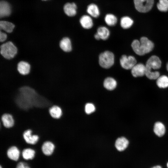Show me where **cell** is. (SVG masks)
<instances>
[{
  "mask_svg": "<svg viewBox=\"0 0 168 168\" xmlns=\"http://www.w3.org/2000/svg\"><path fill=\"white\" fill-rule=\"evenodd\" d=\"M14 91L16 92L15 102L23 110H27L33 107L44 108L50 105L46 98L29 86H21Z\"/></svg>",
  "mask_w": 168,
  "mask_h": 168,
  "instance_id": "6da1fadb",
  "label": "cell"
},
{
  "mask_svg": "<svg viewBox=\"0 0 168 168\" xmlns=\"http://www.w3.org/2000/svg\"><path fill=\"white\" fill-rule=\"evenodd\" d=\"M131 46L136 54L142 56L151 52L154 48V44L147 37H142L140 41L134 40L132 43Z\"/></svg>",
  "mask_w": 168,
  "mask_h": 168,
  "instance_id": "7a4b0ae2",
  "label": "cell"
},
{
  "mask_svg": "<svg viewBox=\"0 0 168 168\" xmlns=\"http://www.w3.org/2000/svg\"><path fill=\"white\" fill-rule=\"evenodd\" d=\"M0 54L4 58L11 59L17 54V47L11 41H7L0 43Z\"/></svg>",
  "mask_w": 168,
  "mask_h": 168,
  "instance_id": "3957f363",
  "label": "cell"
},
{
  "mask_svg": "<svg viewBox=\"0 0 168 168\" xmlns=\"http://www.w3.org/2000/svg\"><path fill=\"white\" fill-rule=\"evenodd\" d=\"M114 62V54L110 51H105L99 55V63L103 68H109L113 65Z\"/></svg>",
  "mask_w": 168,
  "mask_h": 168,
  "instance_id": "277c9868",
  "label": "cell"
},
{
  "mask_svg": "<svg viewBox=\"0 0 168 168\" xmlns=\"http://www.w3.org/2000/svg\"><path fill=\"white\" fill-rule=\"evenodd\" d=\"M154 2V0H134L136 9L139 12L145 13L150 10Z\"/></svg>",
  "mask_w": 168,
  "mask_h": 168,
  "instance_id": "5b68a950",
  "label": "cell"
},
{
  "mask_svg": "<svg viewBox=\"0 0 168 168\" xmlns=\"http://www.w3.org/2000/svg\"><path fill=\"white\" fill-rule=\"evenodd\" d=\"M120 64L124 68L128 70L131 69L137 63L135 58L132 56L122 55L120 59Z\"/></svg>",
  "mask_w": 168,
  "mask_h": 168,
  "instance_id": "8992f818",
  "label": "cell"
},
{
  "mask_svg": "<svg viewBox=\"0 0 168 168\" xmlns=\"http://www.w3.org/2000/svg\"><path fill=\"white\" fill-rule=\"evenodd\" d=\"M161 64V61L159 57L156 55H153L147 60L145 66L147 68L150 70H156L160 68Z\"/></svg>",
  "mask_w": 168,
  "mask_h": 168,
  "instance_id": "52a82bcc",
  "label": "cell"
},
{
  "mask_svg": "<svg viewBox=\"0 0 168 168\" xmlns=\"http://www.w3.org/2000/svg\"><path fill=\"white\" fill-rule=\"evenodd\" d=\"M31 66L28 62L25 61L19 62L17 65V69L18 72L21 75H26L30 72Z\"/></svg>",
  "mask_w": 168,
  "mask_h": 168,
  "instance_id": "ba28073f",
  "label": "cell"
},
{
  "mask_svg": "<svg viewBox=\"0 0 168 168\" xmlns=\"http://www.w3.org/2000/svg\"><path fill=\"white\" fill-rule=\"evenodd\" d=\"M32 131L28 129L25 131L23 133V136L25 141L27 143L35 144L37 142L39 137L38 135L31 134Z\"/></svg>",
  "mask_w": 168,
  "mask_h": 168,
  "instance_id": "9c48e42d",
  "label": "cell"
},
{
  "mask_svg": "<svg viewBox=\"0 0 168 168\" xmlns=\"http://www.w3.org/2000/svg\"><path fill=\"white\" fill-rule=\"evenodd\" d=\"M145 65L142 63L135 64L131 69V73L134 77H142L145 75Z\"/></svg>",
  "mask_w": 168,
  "mask_h": 168,
  "instance_id": "30bf717a",
  "label": "cell"
},
{
  "mask_svg": "<svg viewBox=\"0 0 168 168\" xmlns=\"http://www.w3.org/2000/svg\"><path fill=\"white\" fill-rule=\"evenodd\" d=\"M59 46L64 52H69L72 50V44L70 38L67 37H63L60 41Z\"/></svg>",
  "mask_w": 168,
  "mask_h": 168,
  "instance_id": "8fae6325",
  "label": "cell"
},
{
  "mask_svg": "<svg viewBox=\"0 0 168 168\" xmlns=\"http://www.w3.org/2000/svg\"><path fill=\"white\" fill-rule=\"evenodd\" d=\"M77 6L74 3H67L64 6L63 10L65 13L69 16H73L77 13Z\"/></svg>",
  "mask_w": 168,
  "mask_h": 168,
  "instance_id": "7c38bea8",
  "label": "cell"
},
{
  "mask_svg": "<svg viewBox=\"0 0 168 168\" xmlns=\"http://www.w3.org/2000/svg\"><path fill=\"white\" fill-rule=\"evenodd\" d=\"M11 13L10 5L7 2L2 1L0 3V17L1 18L9 16Z\"/></svg>",
  "mask_w": 168,
  "mask_h": 168,
  "instance_id": "4fadbf2b",
  "label": "cell"
},
{
  "mask_svg": "<svg viewBox=\"0 0 168 168\" xmlns=\"http://www.w3.org/2000/svg\"><path fill=\"white\" fill-rule=\"evenodd\" d=\"M1 120L4 126L7 128L12 127L14 125V119L12 115L10 114H3L1 117Z\"/></svg>",
  "mask_w": 168,
  "mask_h": 168,
  "instance_id": "5bb4252c",
  "label": "cell"
},
{
  "mask_svg": "<svg viewBox=\"0 0 168 168\" xmlns=\"http://www.w3.org/2000/svg\"><path fill=\"white\" fill-rule=\"evenodd\" d=\"M129 142L128 139L124 137L118 138L115 142V146L118 150L122 151L128 147Z\"/></svg>",
  "mask_w": 168,
  "mask_h": 168,
  "instance_id": "9a60e30c",
  "label": "cell"
},
{
  "mask_svg": "<svg viewBox=\"0 0 168 168\" xmlns=\"http://www.w3.org/2000/svg\"><path fill=\"white\" fill-rule=\"evenodd\" d=\"M55 146L51 142L47 141L44 142L42 146V150L43 153L46 156L51 155L54 150Z\"/></svg>",
  "mask_w": 168,
  "mask_h": 168,
  "instance_id": "2e32d148",
  "label": "cell"
},
{
  "mask_svg": "<svg viewBox=\"0 0 168 168\" xmlns=\"http://www.w3.org/2000/svg\"><path fill=\"white\" fill-rule=\"evenodd\" d=\"M82 26L86 29L91 28L93 26L92 19L91 17L87 15L82 16L80 19Z\"/></svg>",
  "mask_w": 168,
  "mask_h": 168,
  "instance_id": "e0dca14e",
  "label": "cell"
},
{
  "mask_svg": "<svg viewBox=\"0 0 168 168\" xmlns=\"http://www.w3.org/2000/svg\"><path fill=\"white\" fill-rule=\"evenodd\" d=\"M15 27L14 24L11 22L3 21L0 22V30L3 31L8 34L12 33Z\"/></svg>",
  "mask_w": 168,
  "mask_h": 168,
  "instance_id": "ac0fdd59",
  "label": "cell"
},
{
  "mask_svg": "<svg viewBox=\"0 0 168 168\" xmlns=\"http://www.w3.org/2000/svg\"><path fill=\"white\" fill-rule=\"evenodd\" d=\"M7 154L9 159L17 161L20 156V151L16 146H13L10 147L7 151Z\"/></svg>",
  "mask_w": 168,
  "mask_h": 168,
  "instance_id": "d6986e66",
  "label": "cell"
},
{
  "mask_svg": "<svg viewBox=\"0 0 168 168\" xmlns=\"http://www.w3.org/2000/svg\"><path fill=\"white\" fill-rule=\"evenodd\" d=\"M153 131L157 136L159 137H162L165 133V127L162 123L160 122H156L154 124Z\"/></svg>",
  "mask_w": 168,
  "mask_h": 168,
  "instance_id": "ffe728a7",
  "label": "cell"
},
{
  "mask_svg": "<svg viewBox=\"0 0 168 168\" xmlns=\"http://www.w3.org/2000/svg\"><path fill=\"white\" fill-rule=\"evenodd\" d=\"M87 12L91 17H98L100 15L99 8L94 3L89 4L87 7Z\"/></svg>",
  "mask_w": 168,
  "mask_h": 168,
  "instance_id": "44dd1931",
  "label": "cell"
},
{
  "mask_svg": "<svg viewBox=\"0 0 168 168\" xmlns=\"http://www.w3.org/2000/svg\"><path fill=\"white\" fill-rule=\"evenodd\" d=\"M49 112L51 117L55 119H59L62 114L61 108L56 105H53L49 108Z\"/></svg>",
  "mask_w": 168,
  "mask_h": 168,
  "instance_id": "7402d4cb",
  "label": "cell"
},
{
  "mask_svg": "<svg viewBox=\"0 0 168 168\" xmlns=\"http://www.w3.org/2000/svg\"><path fill=\"white\" fill-rule=\"evenodd\" d=\"M117 83L116 81L111 77L106 78L104 80L103 83L104 87L107 89L112 90L116 87Z\"/></svg>",
  "mask_w": 168,
  "mask_h": 168,
  "instance_id": "603a6c76",
  "label": "cell"
},
{
  "mask_svg": "<svg viewBox=\"0 0 168 168\" xmlns=\"http://www.w3.org/2000/svg\"><path fill=\"white\" fill-rule=\"evenodd\" d=\"M100 37V39L103 40H107L109 36L110 32L108 29L105 26L99 27L96 33Z\"/></svg>",
  "mask_w": 168,
  "mask_h": 168,
  "instance_id": "cb8c5ba5",
  "label": "cell"
},
{
  "mask_svg": "<svg viewBox=\"0 0 168 168\" xmlns=\"http://www.w3.org/2000/svg\"><path fill=\"white\" fill-rule=\"evenodd\" d=\"M158 86L161 88H165L168 87V77L166 75L160 76L156 80Z\"/></svg>",
  "mask_w": 168,
  "mask_h": 168,
  "instance_id": "d4e9b609",
  "label": "cell"
},
{
  "mask_svg": "<svg viewBox=\"0 0 168 168\" xmlns=\"http://www.w3.org/2000/svg\"><path fill=\"white\" fill-rule=\"evenodd\" d=\"M133 21L127 16H124L120 20V25L122 28L127 29L130 27L133 23Z\"/></svg>",
  "mask_w": 168,
  "mask_h": 168,
  "instance_id": "484cf974",
  "label": "cell"
},
{
  "mask_svg": "<svg viewBox=\"0 0 168 168\" xmlns=\"http://www.w3.org/2000/svg\"><path fill=\"white\" fill-rule=\"evenodd\" d=\"M105 21L106 24L110 26H113L116 25L117 21L116 16L112 14H108L105 17Z\"/></svg>",
  "mask_w": 168,
  "mask_h": 168,
  "instance_id": "4316f807",
  "label": "cell"
},
{
  "mask_svg": "<svg viewBox=\"0 0 168 168\" xmlns=\"http://www.w3.org/2000/svg\"><path fill=\"white\" fill-rule=\"evenodd\" d=\"M35 154V151L30 148L24 149L22 152V156L23 158L27 160L33 159L34 157Z\"/></svg>",
  "mask_w": 168,
  "mask_h": 168,
  "instance_id": "83f0119b",
  "label": "cell"
},
{
  "mask_svg": "<svg viewBox=\"0 0 168 168\" xmlns=\"http://www.w3.org/2000/svg\"><path fill=\"white\" fill-rule=\"evenodd\" d=\"M160 73L157 71H152L146 68L145 75L148 78L151 80L157 79L160 76Z\"/></svg>",
  "mask_w": 168,
  "mask_h": 168,
  "instance_id": "f1b7e54d",
  "label": "cell"
},
{
  "mask_svg": "<svg viewBox=\"0 0 168 168\" xmlns=\"http://www.w3.org/2000/svg\"><path fill=\"white\" fill-rule=\"evenodd\" d=\"M157 6L160 11H167L168 10V0H159Z\"/></svg>",
  "mask_w": 168,
  "mask_h": 168,
  "instance_id": "f546056e",
  "label": "cell"
},
{
  "mask_svg": "<svg viewBox=\"0 0 168 168\" xmlns=\"http://www.w3.org/2000/svg\"><path fill=\"white\" fill-rule=\"evenodd\" d=\"M95 110V106L92 104L88 103L86 104L85 107V111L86 114H90L94 112Z\"/></svg>",
  "mask_w": 168,
  "mask_h": 168,
  "instance_id": "4dcf8cb0",
  "label": "cell"
},
{
  "mask_svg": "<svg viewBox=\"0 0 168 168\" xmlns=\"http://www.w3.org/2000/svg\"><path fill=\"white\" fill-rule=\"evenodd\" d=\"M7 34L2 31H0V43L5 42L7 40Z\"/></svg>",
  "mask_w": 168,
  "mask_h": 168,
  "instance_id": "1f68e13d",
  "label": "cell"
},
{
  "mask_svg": "<svg viewBox=\"0 0 168 168\" xmlns=\"http://www.w3.org/2000/svg\"><path fill=\"white\" fill-rule=\"evenodd\" d=\"M16 168H30L25 163L20 162L17 165Z\"/></svg>",
  "mask_w": 168,
  "mask_h": 168,
  "instance_id": "d6a6232c",
  "label": "cell"
},
{
  "mask_svg": "<svg viewBox=\"0 0 168 168\" xmlns=\"http://www.w3.org/2000/svg\"><path fill=\"white\" fill-rule=\"evenodd\" d=\"M94 36H95V38L97 40H99L100 39L99 36L98 35L97 33H96L95 35Z\"/></svg>",
  "mask_w": 168,
  "mask_h": 168,
  "instance_id": "836d02e7",
  "label": "cell"
},
{
  "mask_svg": "<svg viewBox=\"0 0 168 168\" xmlns=\"http://www.w3.org/2000/svg\"><path fill=\"white\" fill-rule=\"evenodd\" d=\"M151 168H162V167L160 166L157 165V166H154L153 167H152Z\"/></svg>",
  "mask_w": 168,
  "mask_h": 168,
  "instance_id": "e575fe53",
  "label": "cell"
},
{
  "mask_svg": "<svg viewBox=\"0 0 168 168\" xmlns=\"http://www.w3.org/2000/svg\"><path fill=\"white\" fill-rule=\"evenodd\" d=\"M166 69H167V71H168V62L167 63V64H166Z\"/></svg>",
  "mask_w": 168,
  "mask_h": 168,
  "instance_id": "d590c367",
  "label": "cell"
},
{
  "mask_svg": "<svg viewBox=\"0 0 168 168\" xmlns=\"http://www.w3.org/2000/svg\"><path fill=\"white\" fill-rule=\"evenodd\" d=\"M167 168H168V162L167 163Z\"/></svg>",
  "mask_w": 168,
  "mask_h": 168,
  "instance_id": "8d00e7d4",
  "label": "cell"
},
{
  "mask_svg": "<svg viewBox=\"0 0 168 168\" xmlns=\"http://www.w3.org/2000/svg\"><path fill=\"white\" fill-rule=\"evenodd\" d=\"M0 168H2L1 166H0Z\"/></svg>",
  "mask_w": 168,
  "mask_h": 168,
  "instance_id": "74e56055",
  "label": "cell"
},
{
  "mask_svg": "<svg viewBox=\"0 0 168 168\" xmlns=\"http://www.w3.org/2000/svg\"></svg>",
  "mask_w": 168,
  "mask_h": 168,
  "instance_id": "f35d334b",
  "label": "cell"
}]
</instances>
